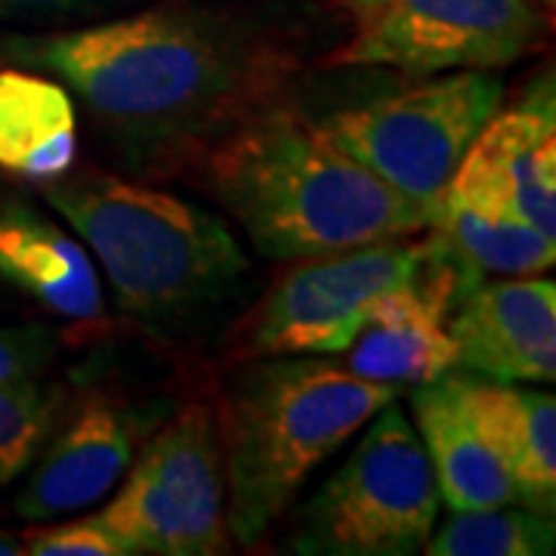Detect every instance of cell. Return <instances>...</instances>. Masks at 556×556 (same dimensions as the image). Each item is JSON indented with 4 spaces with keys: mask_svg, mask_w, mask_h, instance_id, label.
Segmentation results:
<instances>
[{
    "mask_svg": "<svg viewBox=\"0 0 556 556\" xmlns=\"http://www.w3.org/2000/svg\"><path fill=\"white\" fill-rule=\"evenodd\" d=\"M396 396L331 356L241 358L217 420L229 535L257 544L303 482Z\"/></svg>",
    "mask_w": 556,
    "mask_h": 556,
    "instance_id": "277c9868",
    "label": "cell"
},
{
    "mask_svg": "<svg viewBox=\"0 0 556 556\" xmlns=\"http://www.w3.org/2000/svg\"><path fill=\"white\" fill-rule=\"evenodd\" d=\"M554 517L526 504H501L489 510H452L437 522L424 554L430 556H544L554 554Z\"/></svg>",
    "mask_w": 556,
    "mask_h": 556,
    "instance_id": "d6986e66",
    "label": "cell"
},
{
    "mask_svg": "<svg viewBox=\"0 0 556 556\" xmlns=\"http://www.w3.org/2000/svg\"><path fill=\"white\" fill-rule=\"evenodd\" d=\"M541 3H547V7H554V0H541Z\"/></svg>",
    "mask_w": 556,
    "mask_h": 556,
    "instance_id": "d4e9b609",
    "label": "cell"
},
{
    "mask_svg": "<svg viewBox=\"0 0 556 556\" xmlns=\"http://www.w3.org/2000/svg\"><path fill=\"white\" fill-rule=\"evenodd\" d=\"M78 159V105L56 78L3 65L0 68V170L50 182Z\"/></svg>",
    "mask_w": 556,
    "mask_h": 556,
    "instance_id": "e0dca14e",
    "label": "cell"
},
{
    "mask_svg": "<svg viewBox=\"0 0 556 556\" xmlns=\"http://www.w3.org/2000/svg\"><path fill=\"white\" fill-rule=\"evenodd\" d=\"M452 383L479 437L517 485L519 504L554 517L556 399L529 383L492 380L452 368Z\"/></svg>",
    "mask_w": 556,
    "mask_h": 556,
    "instance_id": "5bb4252c",
    "label": "cell"
},
{
    "mask_svg": "<svg viewBox=\"0 0 556 556\" xmlns=\"http://www.w3.org/2000/svg\"><path fill=\"white\" fill-rule=\"evenodd\" d=\"M142 427L139 412L100 402L84 408L40 455L13 510L28 522H47L105 501L137 455Z\"/></svg>",
    "mask_w": 556,
    "mask_h": 556,
    "instance_id": "4fadbf2b",
    "label": "cell"
},
{
    "mask_svg": "<svg viewBox=\"0 0 556 556\" xmlns=\"http://www.w3.org/2000/svg\"><path fill=\"white\" fill-rule=\"evenodd\" d=\"M460 371L510 383L556 378V288L541 276L467 273L445 313Z\"/></svg>",
    "mask_w": 556,
    "mask_h": 556,
    "instance_id": "30bf717a",
    "label": "cell"
},
{
    "mask_svg": "<svg viewBox=\"0 0 556 556\" xmlns=\"http://www.w3.org/2000/svg\"><path fill=\"white\" fill-rule=\"evenodd\" d=\"M60 353V338L47 325H0V387L40 380Z\"/></svg>",
    "mask_w": 556,
    "mask_h": 556,
    "instance_id": "603a6c76",
    "label": "cell"
},
{
    "mask_svg": "<svg viewBox=\"0 0 556 556\" xmlns=\"http://www.w3.org/2000/svg\"><path fill=\"white\" fill-rule=\"evenodd\" d=\"M0 62L65 84L109 159L134 174L199 164L273 105L300 47L219 0H161L65 31H7Z\"/></svg>",
    "mask_w": 556,
    "mask_h": 556,
    "instance_id": "6da1fadb",
    "label": "cell"
},
{
    "mask_svg": "<svg viewBox=\"0 0 556 556\" xmlns=\"http://www.w3.org/2000/svg\"><path fill=\"white\" fill-rule=\"evenodd\" d=\"M433 239L477 276H538L556 263V241L489 201L442 192L430 217Z\"/></svg>",
    "mask_w": 556,
    "mask_h": 556,
    "instance_id": "ac0fdd59",
    "label": "cell"
},
{
    "mask_svg": "<svg viewBox=\"0 0 556 556\" xmlns=\"http://www.w3.org/2000/svg\"><path fill=\"white\" fill-rule=\"evenodd\" d=\"M56 417V396L40 380L0 387V485L38 457Z\"/></svg>",
    "mask_w": 556,
    "mask_h": 556,
    "instance_id": "ffe728a7",
    "label": "cell"
},
{
    "mask_svg": "<svg viewBox=\"0 0 556 556\" xmlns=\"http://www.w3.org/2000/svg\"><path fill=\"white\" fill-rule=\"evenodd\" d=\"M139 0H0V28L65 31L130 13Z\"/></svg>",
    "mask_w": 556,
    "mask_h": 556,
    "instance_id": "44dd1931",
    "label": "cell"
},
{
    "mask_svg": "<svg viewBox=\"0 0 556 556\" xmlns=\"http://www.w3.org/2000/svg\"><path fill=\"white\" fill-rule=\"evenodd\" d=\"M346 38L325 68H396L402 75L501 72L541 38L532 0H331Z\"/></svg>",
    "mask_w": 556,
    "mask_h": 556,
    "instance_id": "52a82bcc",
    "label": "cell"
},
{
    "mask_svg": "<svg viewBox=\"0 0 556 556\" xmlns=\"http://www.w3.org/2000/svg\"><path fill=\"white\" fill-rule=\"evenodd\" d=\"M100 517L130 556L226 554V470L214 412L189 405L170 417L134 455Z\"/></svg>",
    "mask_w": 556,
    "mask_h": 556,
    "instance_id": "ba28073f",
    "label": "cell"
},
{
    "mask_svg": "<svg viewBox=\"0 0 556 556\" xmlns=\"http://www.w3.org/2000/svg\"><path fill=\"white\" fill-rule=\"evenodd\" d=\"M467 273L437 239L427 241V260L415 281L375 300L353 343L340 353L343 365L393 390L420 387L452 371L457 350L445 313Z\"/></svg>",
    "mask_w": 556,
    "mask_h": 556,
    "instance_id": "8fae6325",
    "label": "cell"
},
{
    "mask_svg": "<svg viewBox=\"0 0 556 556\" xmlns=\"http://www.w3.org/2000/svg\"><path fill=\"white\" fill-rule=\"evenodd\" d=\"M448 192L489 201L556 241L554 78L535 80L522 102L497 109L457 164Z\"/></svg>",
    "mask_w": 556,
    "mask_h": 556,
    "instance_id": "7c38bea8",
    "label": "cell"
},
{
    "mask_svg": "<svg viewBox=\"0 0 556 556\" xmlns=\"http://www.w3.org/2000/svg\"><path fill=\"white\" fill-rule=\"evenodd\" d=\"M20 554H25V547H22V538L0 529V556H20Z\"/></svg>",
    "mask_w": 556,
    "mask_h": 556,
    "instance_id": "cb8c5ba5",
    "label": "cell"
},
{
    "mask_svg": "<svg viewBox=\"0 0 556 556\" xmlns=\"http://www.w3.org/2000/svg\"><path fill=\"white\" fill-rule=\"evenodd\" d=\"M346 460L303 504L291 551L309 556H412L439 522L437 479L415 424L387 402Z\"/></svg>",
    "mask_w": 556,
    "mask_h": 556,
    "instance_id": "5b68a950",
    "label": "cell"
},
{
    "mask_svg": "<svg viewBox=\"0 0 556 556\" xmlns=\"http://www.w3.org/2000/svg\"><path fill=\"white\" fill-rule=\"evenodd\" d=\"M427 241L387 239L298 260L241 321L232 356H340L375 300L415 281Z\"/></svg>",
    "mask_w": 556,
    "mask_h": 556,
    "instance_id": "9c48e42d",
    "label": "cell"
},
{
    "mask_svg": "<svg viewBox=\"0 0 556 556\" xmlns=\"http://www.w3.org/2000/svg\"><path fill=\"white\" fill-rule=\"evenodd\" d=\"M201 164L226 214L273 260L408 239L433 217L338 149L318 121L281 102L226 134Z\"/></svg>",
    "mask_w": 556,
    "mask_h": 556,
    "instance_id": "7a4b0ae2",
    "label": "cell"
},
{
    "mask_svg": "<svg viewBox=\"0 0 556 556\" xmlns=\"http://www.w3.org/2000/svg\"><path fill=\"white\" fill-rule=\"evenodd\" d=\"M0 281L68 321H97L105 309L84 241L22 199H0Z\"/></svg>",
    "mask_w": 556,
    "mask_h": 556,
    "instance_id": "9a60e30c",
    "label": "cell"
},
{
    "mask_svg": "<svg viewBox=\"0 0 556 556\" xmlns=\"http://www.w3.org/2000/svg\"><path fill=\"white\" fill-rule=\"evenodd\" d=\"M40 199L100 260L121 309L159 338L199 331L251 273L223 217L155 186L62 174L40 182Z\"/></svg>",
    "mask_w": 556,
    "mask_h": 556,
    "instance_id": "3957f363",
    "label": "cell"
},
{
    "mask_svg": "<svg viewBox=\"0 0 556 556\" xmlns=\"http://www.w3.org/2000/svg\"><path fill=\"white\" fill-rule=\"evenodd\" d=\"M22 547L31 556H130L109 522L93 514L65 522H43L38 529L22 535Z\"/></svg>",
    "mask_w": 556,
    "mask_h": 556,
    "instance_id": "7402d4cb",
    "label": "cell"
},
{
    "mask_svg": "<svg viewBox=\"0 0 556 556\" xmlns=\"http://www.w3.org/2000/svg\"><path fill=\"white\" fill-rule=\"evenodd\" d=\"M501 102L504 78L495 72H442L405 90L340 105L318 127L399 195L433 211Z\"/></svg>",
    "mask_w": 556,
    "mask_h": 556,
    "instance_id": "8992f818",
    "label": "cell"
},
{
    "mask_svg": "<svg viewBox=\"0 0 556 556\" xmlns=\"http://www.w3.org/2000/svg\"><path fill=\"white\" fill-rule=\"evenodd\" d=\"M412 415L415 433L437 479L439 497L452 510H489L517 504V485L464 412L452 371L412 387Z\"/></svg>",
    "mask_w": 556,
    "mask_h": 556,
    "instance_id": "2e32d148",
    "label": "cell"
}]
</instances>
